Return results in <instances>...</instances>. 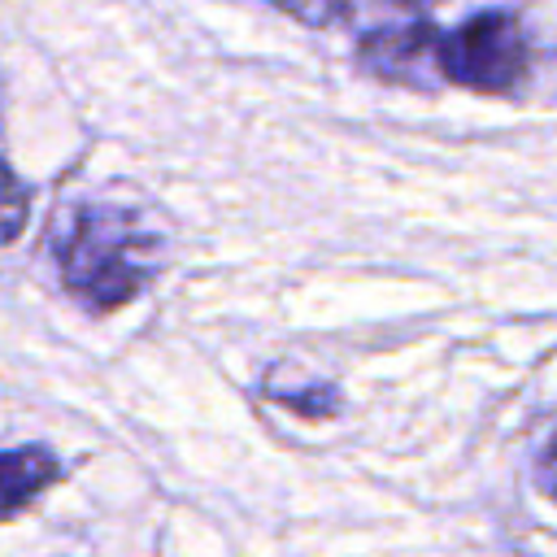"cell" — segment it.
<instances>
[{
	"label": "cell",
	"instance_id": "cell-1",
	"mask_svg": "<svg viewBox=\"0 0 557 557\" xmlns=\"http://www.w3.org/2000/svg\"><path fill=\"white\" fill-rule=\"evenodd\" d=\"M61 283L96 309L135 300L157 270V239L122 205H83L57 244Z\"/></svg>",
	"mask_w": 557,
	"mask_h": 557
},
{
	"label": "cell",
	"instance_id": "cell-2",
	"mask_svg": "<svg viewBox=\"0 0 557 557\" xmlns=\"http://www.w3.org/2000/svg\"><path fill=\"white\" fill-rule=\"evenodd\" d=\"M435 74L470 91H513L527 74V39L513 13L483 9L440 35Z\"/></svg>",
	"mask_w": 557,
	"mask_h": 557
},
{
	"label": "cell",
	"instance_id": "cell-3",
	"mask_svg": "<svg viewBox=\"0 0 557 557\" xmlns=\"http://www.w3.org/2000/svg\"><path fill=\"white\" fill-rule=\"evenodd\" d=\"M440 48V30L426 22V13H405V22L396 26H379L361 39V65L379 78L392 83H413L418 78V61H435Z\"/></svg>",
	"mask_w": 557,
	"mask_h": 557
},
{
	"label": "cell",
	"instance_id": "cell-4",
	"mask_svg": "<svg viewBox=\"0 0 557 557\" xmlns=\"http://www.w3.org/2000/svg\"><path fill=\"white\" fill-rule=\"evenodd\" d=\"M61 479V466L48 448L30 444V448H9L0 453V518H13L17 509H26L39 492H48Z\"/></svg>",
	"mask_w": 557,
	"mask_h": 557
},
{
	"label": "cell",
	"instance_id": "cell-5",
	"mask_svg": "<svg viewBox=\"0 0 557 557\" xmlns=\"http://www.w3.org/2000/svg\"><path fill=\"white\" fill-rule=\"evenodd\" d=\"M26 218H30V191H26V183L9 170V161L0 157V248L22 235Z\"/></svg>",
	"mask_w": 557,
	"mask_h": 557
},
{
	"label": "cell",
	"instance_id": "cell-6",
	"mask_svg": "<svg viewBox=\"0 0 557 557\" xmlns=\"http://www.w3.org/2000/svg\"><path fill=\"white\" fill-rule=\"evenodd\" d=\"M270 4L283 9L287 17L305 22V26H331L352 9V0H270Z\"/></svg>",
	"mask_w": 557,
	"mask_h": 557
},
{
	"label": "cell",
	"instance_id": "cell-7",
	"mask_svg": "<svg viewBox=\"0 0 557 557\" xmlns=\"http://www.w3.org/2000/svg\"><path fill=\"white\" fill-rule=\"evenodd\" d=\"M274 400L292 405L296 413H309V418H322V413H335L339 409V392L326 387V383H313V387H292V392H270Z\"/></svg>",
	"mask_w": 557,
	"mask_h": 557
},
{
	"label": "cell",
	"instance_id": "cell-8",
	"mask_svg": "<svg viewBox=\"0 0 557 557\" xmlns=\"http://www.w3.org/2000/svg\"><path fill=\"white\" fill-rule=\"evenodd\" d=\"M535 483H540V492L557 505V435L548 440V448H544V457H540V470H535Z\"/></svg>",
	"mask_w": 557,
	"mask_h": 557
}]
</instances>
